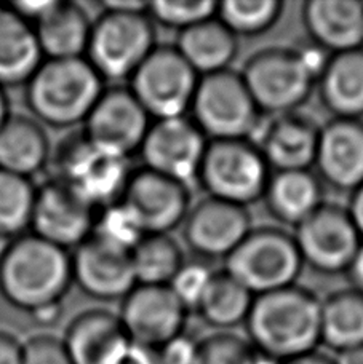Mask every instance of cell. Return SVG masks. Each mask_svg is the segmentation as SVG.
I'll return each instance as SVG.
<instances>
[{"label": "cell", "instance_id": "10", "mask_svg": "<svg viewBox=\"0 0 363 364\" xmlns=\"http://www.w3.org/2000/svg\"><path fill=\"white\" fill-rule=\"evenodd\" d=\"M130 174L128 160L96 151L83 133L69 138L56 154V181L73 187L96 210L120 200Z\"/></svg>", "mask_w": 363, "mask_h": 364}, {"label": "cell", "instance_id": "1", "mask_svg": "<svg viewBox=\"0 0 363 364\" xmlns=\"http://www.w3.org/2000/svg\"><path fill=\"white\" fill-rule=\"evenodd\" d=\"M320 302L302 286L255 296L246 316V339L256 352L277 361L312 353L322 343Z\"/></svg>", "mask_w": 363, "mask_h": 364}, {"label": "cell", "instance_id": "12", "mask_svg": "<svg viewBox=\"0 0 363 364\" xmlns=\"http://www.w3.org/2000/svg\"><path fill=\"white\" fill-rule=\"evenodd\" d=\"M151 123L128 87L106 88L83 123V136L96 151L128 160L140 152Z\"/></svg>", "mask_w": 363, "mask_h": 364}, {"label": "cell", "instance_id": "4", "mask_svg": "<svg viewBox=\"0 0 363 364\" xmlns=\"http://www.w3.org/2000/svg\"><path fill=\"white\" fill-rule=\"evenodd\" d=\"M304 269L293 233L274 225L253 227L224 259V272L253 296L296 284Z\"/></svg>", "mask_w": 363, "mask_h": 364}, {"label": "cell", "instance_id": "25", "mask_svg": "<svg viewBox=\"0 0 363 364\" xmlns=\"http://www.w3.org/2000/svg\"><path fill=\"white\" fill-rule=\"evenodd\" d=\"M263 200L272 218L293 229L325 203L322 181L310 170L272 171Z\"/></svg>", "mask_w": 363, "mask_h": 364}, {"label": "cell", "instance_id": "46", "mask_svg": "<svg viewBox=\"0 0 363 364\" xmlns=\"http://www.w3.org/2000/svg\"><path fill=\"white\" fill-rule=\"evenodd\" d=\"M333 360L336 364H363V347L338 352Z\"/></svg>", "mask_w": 363, "mask_h": 364}, {"label": "cell", "instance_id": "32", "mask_svg": "<svg viewBox=\"0 0 363 364\" xmlns=\"http://www.w3.org/2000/svg\"><path fill=\"white\" fill-rule=\"evenodd\" d=\"M282 0H223L216 18L237 38L256 37L270 31L283 15Z\"/></svg>", "mask_w": 363, "mask_h": 364}, {"label": "cell", "instance_id": "2", "mask_svg": "<svg viewBox=\"0 0 363 364\" xmlns=\"http://www.w3.org/2000/svg\"><path fill=\"white\" fill-rule=\"evenodd\" d=\"M73 283L70 252L32 233L13 240L0 257V294L31 316L60 307Z\"/></svg>", "mask_w": 363, "mask_h": 364}, {"label": "cell", "instance_id": "48", "mask_svg": "<svg viewBox=\"0 0 363 364\" xmlns=\"http://www.w3.org/2000/svg\"><path fill=\"white\" fill-rule=\"evenodd\" d=\"M250 364H283L282 361H277L274 358H270V356H265L263 353L256 352L255 356H253V360L250 361Z\"/></svg>", "mask_w": 363, "mask_h": 364}, {"label": "cell", "instance_id": "18", "mask_svg": "<svg viewBox=\"0 0 363 364\" xmlns=\"http://www.w3.org/2000/svg\"><path fill=\"white\" fill-rule=\"evenodd\" d=\"M73 282L98 301H122L136 284L132 251L90 235L70 255Z\"/></svg>", "mask_w": 363, "mask_h": 364}, {"label": "cell", "instance_id": "8", "mask_svg": "<svg viewBox=\"0 0 363 364\" xmlns=\"http://www.w3.org/2000/svg\"><path fill=\"white\" fill-rule=\"evenodd\" d=\"M157 47L147 13L102 11L93 21L85 60L102 80H130Z\"/></svg>", "mask_w": 363, "mask_h": 364}, {"label": "cell", "instance_id": "19", "mask_svg": "<svg viewBox=\"0 0 363 364\" xmlns=\"http://www.w3.org/2000/svg\"><path fill=\"white\" fill-rule=\"evenodd\" d=\"M320 127L300 112L269 117L253 138L270 171H304L314 168Z\"/></svg>", "mask_w": 363, "mask_h": 364}, {"label": "cell", "instance_id": "37", "mask_svg": "<svg viewBox=\"0 0 363 364\" xmlns=\"http://www.w3.org/2000/svg\"><path fill=\"white\" fill-rule=\"evenodd\" d=\"M213 270L204 262H184L170 282V289L187 310H196L211 282Z\"/></svg>", "mask_w": 363, "mask_h": 364}, {"label": "cell", "instance_id": "3", "mask_svg": "<svg viewBox=\"0 0 363 364\" xmlns=\"http://www.w3.org/2000/svg\"><path fill=\"white\" fill-rule=\"evenodd\" d=\"M24 87L26 104L36 120L53 128L85 123L106 90L85 58L43 60Z\"/></svg>", "mask_w": 363, "mask_h": 364}, {"label": "cell", "instance_id": "21", "mask_svg": "<svg viewBox=\"0 0 363 364\" xmlns=\"http://www.w3.org/2000/svg\"><path fill=\"white\" fill-rule=\"evenodd\" d=\"M310 43L328 55L363 48V2L307 0L301 10Z\"/></svg>", "mask_w": 363, "mask_h": 364}, {"label": "cell", "instance_id": "33", "mask_svg": "<svg viewBox=\"0 0 363 364\" xmlns=\"http://www.w3.org/2000/svg\"><path fill=\"white\" fill-rule=\"evenodd\" d=\"M36 191L31 179L0 171V237L15 240L31 230Z\"/></svg>", "mask_w": 363, "mask_h": 364}, {"label": "cell", "instance_id": "11", "mask_svg": "<svg viewBox=\"0 0 363 364\" xmlns=\"http://www.w3.org/2000/svg\"><path fill=\"white\" fill-rule=\"evenodd\" d=\"M293 237L304 267L323 275L346 273L363 242L347 208L330 201L295 227Z\"/></svg>", "mask_w": 363, "mask_h": 364}, {"label": "cell", "instance_id": "23", "mask_svg": "<svg viewBox=\"0 0 363 364\" xmlns=\"http://www.w3.org/2000/svg\"><path fill=\"white\" fill-rule=\"evenodd\" d=\"M93 23L79 4L53 0L32 24L43 60L85 58Z\"/></svg>", "mask_w": 363, "mask_h": 364}, {"label": "cell", "instance_id": "6", "mask_svg": "<svg viewBox=\"0 0 363 364\" xmlns=\"http://www.w3.org/2000/svg\"><path fill=\"white\" fill-rule=\"evenodd\" d=\"M189 117L209 141H253L265 119L241 73L232 69L200 77Z\"/></svg>", "mask_w": 363, "mask_h": 364}, {"label": "cell", "instance_id": "14", "mask_svg": "<svg viewBox=\"0 0 363 364\" xmlns=\"http://www.w3.org/2000/svg\"><path fill=\"white\" fill-rule=\"evenodd\" d=\"M187 310L170 286L136 284L122 299L119 320L130 342L159 350L186 333Z\"/></svg>", "mask_w": 363, "mask_h": 364}, {"label": "cell", "instance_id": "30", "mask_svg": "<svg viewBox=\"0 0 363 364\" xmlns=\"http://www.w3.org/2000/svg\"><path fill=\"white\" fill-rule=\"evenodd\" d=\"M255 296L228 272L219 270L211 277L202 301L197 305L199 315L216 331H232L245 324Z\"/></svg>", "mask_w": 363, "mask_h": 364}, {"label": "cell", "instance_id": "31", "mask_svg": "<svg viewBox=\"0 0 363 364\" xmlns=\"http://www.w3.org/2000/svg\"><path fill=\"white\" fill-rule=\"evenodd\" d=\"M186 262L177 240L165 233L144 235L132 250V264L138 284L168 286Z\"/></svg>", "mask_w": 363, "mask_h": 364}, {"label": "cell", "instance_id": "49", "mask_svg": "<svg viewBox=\"0 0 363 364\" xmlns=\"http://www.w3.org/2000/svg\"><path fill=\"white\" fill-rule=\"evenodd\" d=\"M13 242V240H6V238H4V237H0V257L4 256V252H5V250L9 248V245Z\"/></svg>", "mask_w": 363, "mask_h": 364}, {"label": "cell", "instance_id": "5", "mask_svg": "<svg viewBox=\"0 0 363 364\" xmlns=\"http://www.w3.org/2000/svg\"><path fill=\"white\" fill-rule=\"evenodd\" d=\"M241 75L264 117L298 112L317 85L300 47H268L245 61Z\"/></svg>", "mask_w": 363, "mask_h": 364}, {"label": "cell", "instance_id": "38", "mask_svg": "<svg viewBox=\"0 0 363 364\" xmlns=\"http://www.w3.org/2000/svg\"><path fill=\"white\" fill-rule=\"evenodd\" d=\"M21 364H74L63 339L42 334L23 343Z\"/></svg>", "mask_w": 363, "mask_h": 364}, {"label": "cell", "instance_id": "36", "mask_svg": "<svg viewBox=\"0 0 363 364\" xmlns=\"http://www.w3.org/2000/svg\"><path fill=\"white\" fill-rule=\"evenodd\" d=\"M93 235L105 238L123 250L132 251L146 233L136 223L133 214L119 200L112 205L102 208L101 214L96 216Z\"/></svg>", "mask_w": 363, "mask_h": 364}, {"label": "cell", "instance_id": "34", "mask_svg": "<svg viewBox=\"0 0 363 364\" xmlns=\"http://www.w3.org/2000/svg\"><path fill=\"white\" fill-rule=\"evenodd\" d=\"M215 0H154L149 2L147 15L155 26L184 32L216 16Z\"/></svg>", "mask_w": 363, "mask_h": 364}, {"label": "cell", "instance_id": "41", "mask_svg": "<svg viewBox=\"0 0 363 364\" xmlns=\"http://www.w3.org/2000/svg\"><path fill=\"white\" fill-rule=\"evenodd\" d=\"M23 346L11 334L0 331V364H21Z\"/></svg>", "mask_w": 363, "mask_h": 364}, {"label": "cell", "instance_id": "16", "mask_svg": "<svg viewBox=\"0 0 363 364\" xmlns=\"http://www.w3.org/2000/svg\"><path fill=\"white\" fill-rule=\"evenodd\" d=\"M120 201L146 235H170L183 225L192 206L189 186L147 168L132 171Z\"/></svg>", "mask_w": 363, "mask_h": 364}, {"label": "cell", "instance_id": "39", "mask_svg": "<svg viewBox=\"0 0 363 364\" xmlns=\"http://www.w3.org/2000/svg\"><path fill=\"white\" fill-rule=\"evenodd\" d=\"M197 347L199 339L183 333L155 352L159 364H197Z\"/></svg>", "mask_w": 363, "mask_h": 364}, {"label": "cell", "instance_id": "13", "mask_svg": "<svg viewBox=\"0 0 363 364\" xmlns=\"http://www.w3.org/2000/svg\"><path fill=\"white\" fill-rule=\"evenodd\" d=\"M206 146V136L189 115H183L152 120L138 154L142 168L191 187L197 181Z\"/></svg>", "mask_w": 363, "mask_h": 364}, {"label": "cell", "instance_id": "45", "mask_svg": "<svg viewBox=\"0 0 363 364\" xmlns=\"http://www.w3.org/2000/svg\"><path fill=\"white\" fill-rule=\"evenodd\" d=\"M283 364H336V363L332 356L320 353L319 350H315V352H312V353L298 356V358L285 361Z\"/></svg>", "mask_w": 363, "mask_h": 364}, {"label": "cell", "instance_id": "7", "mask_svg": "<svg viewBox=\"0 0 363 364\" xmlns=\"http://www.w3.org/2000/svg\"><path fill=\"white\" fill-rule=\"evenodd\" d=\"M270 173L251 141H209L197 182L205 188L206 197L248 208L263 200Z\"/></svg>", "mask_w": 363, "mask_h": 364}, {"label": "cell", "instance_id": "9", "mask_svg": "<svg viewBox=\"0 0 363 364\" xmlns=\"http://www.w3.org/2000/svg\"><path fill=\"white\" fill-rule=\"evenodd\" d=\"M200 75L174 45H157L130 77L128 90L152 120L189 115Z\"/></svg>", "mask_w": 363, "mask_h": 364}, {"label": "cell", "instance_id": "20", "mask_svg": "<svg viewBox=\"0 0 363 364\" xmlns=\"http://www.w3.org/2000/svg\"><path fill=\"white\" fill-rule=\"evenodd\" d=\"M317 176L335 191L352 193L363 184V120L332 119L320 128Z\"/></svg>", "mask_w": 363, "mask_h": 364}, {"label": "cell", "instance_id": "35", "mask_svg": "<svg viewBox=\"0 0 363 364\" xmlns=\"http://www.w3.org/2000/svg\"><path fill=\"white\" fill-rule=\"evenodd\" d=\"M256 350L232 331H215L199 339L197 364H250Z\"/></svg>", "mask_w": 363, "mask_h": 364}, {"label": "cell", "instance_id": "22", "mask_svg": "<svg viewBox=\"0 0 363 364\" xmlns=\"http://www.w3.org/2000/svg\"><path fill=\"white\" fill-rule=\"evenodd\" d=\"M63 342L74 364H114L130 339L119 315L88 310L69 324Z\"/></svg>", "mask_w": 363, "mask_h": 364}, {"label": "cell", "instance_id": "44", "mask_svg": "<svg viewBox=\"0 0 363 364\" xmlns=\"http://www.w3.org/2000/svg\"><path fill=\"white\" fill-rule=\"evenodd\" d=\"M346 273L349 275V278H351L352 288L363 292V242L360 245V248L357 250V252H355L352 262L349 265Z\"/></svg>", "mask_w": 363, "mask_h": 364}, {"label": "cell", "instance_id": "40", "mask_svg": "<svg viewBox=\"0 0 363 364\" xmlns=\"http://www.w3.org/2000/svg\"><path fill=\"white\" fill-rule=\"evenodd\" d=\"M114 364H159V358L155 350L130 342Z\"/></svg>", "mask_w": 363, "mask_h": 364}, {"label": "cell", "instance_id": "42", "mask_svg": "<svg viewBox=\"0 0 363 364\" xmlns=\"http://www.w3.org/2000/svg\"><path fill=\"white\" fill-rule=\"evenodd\" d=\"M346 208H347L349 216H351L352 223L355 225V229H357L360 238L363 240V184L359 188H355V191L351 193L349 205Z\"/></svg>", "mask_w": 363, "mask_h": 364}, {"label": "cell", "instance_id": "28", "mask_svg": "<svg viewBox=\"0 0 363 364\" xmlns=\"http://www.w3.org/2000/svg\"><path fill=\"white\" fill-rule=\"evenodd\" d=\"M174 47L200 77H205L231 69L238 53V38L213 16L179 32Z\"/></svg>", "mask_w": 363, "mask_h": 364}, {"label": "cell", "instance_id": "26", "mask_svg": "<svg viewBox=\"0 0 363 364\" xmlns=\"http://www.w3.org/2000/svg\"><path fill=\"white\" fill-rule=\"evenodd\" d=\"M42 61L32 24L0 4V88L26 85Z\"/></svg>", "mask_w": 363, "mask_h": 364}, {"label": "cell", "instance_id": "47", "mask_svg": "<svg viewBox=\"0 0 363 364\" xmlns=\"http://www.w3.org/2000/svg\"><path fill=\"white\" fill-rule=\"evenodd\" d=\"M10 106H9V97L4 88H0V128L4 127V123L9 120L10 117Z\"/></svg>", "mask_w": 363, "mask_h": 364}, {"label": "cell", "instance_id": "15", "mask_svg": "<svg viewBox=\"0 0 363 364\" xmlns=\"http://www.w3.org/2000/svg\"><path fill=\"white\" fill-rule=\"evenodd\" d=\"M96 208L61 181L45 182L36 191L29 233L69 251L92 235Z\"/></svg>", "mask_w": 363, "mask_h": 364}, {"label": "cell", "instance_id": "29", "mask_svg": "<svg viewBox=\"0 0 363 364\" xmlns=\"http://www.w3.org/2000/svg\"><path fill=\"white\" fill-rule=\"evenodd\" d=\"M320 339L336 353L363 347V292L338 289L320 302Z\"/></svg>", "mask_w": 363, "mask_h": 364}, {"label": "cell", "instance_id": "24", "mask_svg": "<svg viewBox=\"0 0 363 364\" xmlns=\"http://www.w3.org/2000/svg\"><path fill=\"white\" fill-rule=\"evenodd\" d=\"M315 90L333 119L363 120V48L330 55Z\"/></svg>", "mask_w": 363, "mask_h": 364}, {"label": "cell", "instance_id": "27", "mask_svg": "<svg viewBox=\"0 0 363 364\" xmlns=\"http://www.w3.org/2000/svg\"><path fill=\"white\" fill-rule=\"evenodd\" d=\"M50 161L47 133L36 119L10 115L0 128V171L31 179Z\"/></svg>", "mask_w": 363, "mask_h": 364}, {"label": "cell", "instance_id": "17", "mask_svg": "<svg viewBox=\"0 0 363 364\" xmlns=\"http://www.w3.org/2000/svg\"><path fill=\"white\" fill-rule=\"evenodd\" d=\"M181 229L187 248L199 257L224 261L253 225L248 208L205 197L191 206Z\"/></svg>", "mask_w": 363, "mask_h": 364}, {"label": "cell", "instance_id": "43", "mask_svg": "<svg viewBox=\"0 0 363 364\" xmlns=\"http://www.w3.org/2000/svg\"><path fill=\"white\" fill-rule=\"evenodd\" d=\"M102 11L114 13H147L149 2L140 0H106L101 4Z\"/></svg>", "mask_w": 363, "mask_h": 364}]
</instances>
